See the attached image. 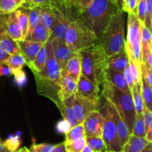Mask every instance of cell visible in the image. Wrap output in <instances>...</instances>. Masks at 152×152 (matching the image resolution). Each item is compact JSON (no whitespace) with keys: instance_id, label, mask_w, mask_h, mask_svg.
<instances>
[{"instance_id":"obj_1","label":"cell","mask_w":152,"mask_h":152,"mask_svg":"<svg viewBox=\"0 0 152 152\" xmlns=\"http://www.w3.org/2000/svg\"><path fill=\"white\" fill-rule=\"evenodd\" d=\"M33 74L39 94L53 101L60 110L62 101L58 96L60 87V68L53 57L51 42L49 48V58L47 63L41 71L33 72Z\"/></svg>"},{"instance_id":"obj_2","label":"cell","mask_w":152,"mask_h":152,"mask_svg":"<svg viewBox=\"0 0 152 152\" xmlns=\"http://www.w3.org/2000/svg\"><path fill=\"white\" fill-rule=\"evenodd\" d=\"M81 62L82 75L94 84L101 87L105 81L107 58L103 48L99 44L84 49L79 52Z\"/></svg>"},{"instance_id":"obj_3","label":"cell","mask_w":152,"mask_h":152,"mask_svg":"<svg viewBox=\"0 0 152 152\" xmlns=\"http://www.w3.org/2000/svg\"><path fill=\"white\" fill-rule=\"evenodd\" d=\"M126 12L117 9L110 18L102 36L98 41L107 56L125 48Z\"/></svg>"},{"instance_id":"obj_4","label":"cell","mask_w":152,"mask_h":152,"mask_svg":"<svg viewBox=\"0 0 152 152\" xmlns=\"http://www.w3.org/2000/svg\"><path fill=\"white\" fill-rule=\"evenodd\" d=\"M116 10L117 8L110 0H94L88 8L81 12L77 18L93 31L99 41Z\"/></svg>"},{"instance_id":"obj_5","label":"cell","mask_w":152,"mask_h":152,"mask_svg":"<svg viewBox=\"0 0 152 152\" xmlns=\"http://www.w3.org/2000/svg\"><path fill=\"white\" fill-rule=\"evenodd\" d=\"M101 87V96L115 107L132 133L136 116L132 93L118 88L107 81H104Z\"/></svg>"},{"instance_id":"obj_6","label":"cell","mask_w":152,"mask_h":152,"mask_svg":"<svg viewBox=\"0 0 152 152\" xmlns=\"http://www.w3.org/2000/svg\"><path fill=\"white\" fill-rule=\"evenodd\" d=\"M65 43L73 52L79 53L80 50L97 44L98 40L93 31L79 18H76L68 25L65 33Z\"/></svg>"},{"instance_id":"obj_7","label":"cell","mask_w":152,"mask_h":152,"mask_svg":"<svg viewBox=\"0 0 152 152\" xmlns=\"http://www.w3.org/2000/svg\"><path fill=\"white\" fill-rule=\"evenodd\" d=\"M141 22L136 14L128 13L127 37L125 41V50L129 59L141 63L140 38Z\"/></svg>"},{"instance_id":"obj_8","label":"cell","mask_w":152,"mask_h":152,"mask_svg":"<svg viewBox=\"0 0 152 152\" xmlns=\"http://www.w3.org/2000/svg\"><path fill=\"white\" fill-rule=\"evenodd\" d=\"M98 111L101 113L104 119L102 138L106 146V150L114 152H122V146L117 136V129L111 117L108 102L106 99H105L103 105Z\"/></svg>"},{"instance_id":"obj_9","label":"cell","mask_w":152,"mask_h":152,"mask_svg":"<svg viewBox=\"0 0 152 152\" xmlns=\"http://www.w3.org/2000/svg\"><path fill=\"white\" fill-rule=\"evenodd\" d=\"M98 105L99 102H95L75 94L73 99V106L77 123H83L92 111L98 110Z\"/></svg>"},{"instance_id":"obj_10","label":"cell","mask_w":152,"mask_h":152,"mask_svg":"<svg viewBox=\"0 0 152 152\" xmlns=\"http://www.w3.org/2000/svg\"><path fill=\"white\" fill-rule=\"evenodd\" d=\"M104 119L98 110L92 111L83 122L86 137H102Z\"/></svg>"},{"instance_id":"obj_11","label":"cell","mask_w":152,"mask_h":152,"mask_svg":"<svg viewBox=\"0 0 152 152\" xmlns=\"http://www.w3.org/2000/svg\"><path fill=\"white\" fill-rule=\"evenodd\" d=\"M99 92L100 87L94 84L81 74L77 82V91L76 93L77 95L95 102H99L101 96Z\"/></svg>"},{"instance_id":"obj_12","label":"cell","mask_w":152,"mask_h":152,"mask_svg":"<svg viewBox=\"0 0 152 152\" xmlns=\"http://www.w3.org/2000/svg\"><path fill=\"white\" fill-rule=\"evenodd\" d=\"M51 42L52 52L55 60L59 65V68H62L67 62L71 58L77 55L78 53L73 52L68 46L65 45V42L61 41L57 39L50 40Z\"/></svg>"},{"instance_id":"obj_13","label":"cell","mask_w":152,"mask_h":152,"mask_svg":"<svg viewBox=\"0 0 152 152\" xmlns=\"http://www.w3.org/2000/svg\"><path fill=\"white\" fill-rule=\"evenodd\" d=\"M18 46L19 48L21 53L25 58V65L28 67L31 66L37 53L43 46L42 43L37 42L30 41L27 39H20L17 41Z\"/></svg>"},{"instance_id":"obj_14","label":"cell","mask_w":152,"mask_h":152,"mask_svg":"<svg viewBox=\"0 0 152 152\" xmlns=\"http://www.w3.org/2000/svg\"><path fill=\"white\" fill-rule=\"evenodd\" d=\"M108 105H109V110L111 114V117H112L114 124H115L116 129H117V136H118L119 140H120V143L121 145V146L123 147V145L129 140V137L131 135V132L129 131L126 123H125L124 120L122 118L120 113L116 109L115 107L112 104L110 103L109 102H108Z\"/></svg>"},{"instance_id":"obj_15","label":"cell","mask_w":152,"mask_h":152,"mask_svg":"<svg viewBox=\"0 0 152 152\" xmlns=\"http://www.w3.org/2000/svg\"><path fill=\"white\" fill-rule=\"evenodd\" d=\"M129 65V57L125 48L107 58L108 68H111L120 72H123L125 68Z\"/></svg>"},{"instance_id":"obj_16","label":"cell","mask_w":152,"mask_h":152,"mask_svg":"<svg viewBox=\"0 0 152 152\" xmlns=\"http://www.w3.org/2000/svg\"><path fill=\"white\" fill-rule=\"evenodd\" d=\"M82 74L81 62H80L79 53L73 56L65 63L64 67L60 69L61 76H69L76 82H78Z\"/></svg>"},{"instance_id":"obj_17","label":"cell","mask_w":152,"mask_h":152,"mask_svg":"<svg viewBox=\"0 0 152 152\" xmlns=\"http://www.w3.org/2000/svg\"><path fill=\"white\" fill-rule=\"evenodd\" d=\"M4 28L6 32L16 41L22 39L20 27L18 21L16 11H13L8 14H5L4 22Z\"/></svg>"},{"instance_id":"obj_18","label":"cell","mask_w":152,"mask_h":152,"mask_svg":"<svg viewBox=\"0 0 152 152\" xmlns=\"http://www.w3.org/2000/svg\"><path fill=\"white\" fill-rule=\"evenodd\" d=\"M77 82L69 76H61L60 87L58 93V96L61 101L74 95L77 93Z\"/></svg>"},{"instance_id":"obj_19","label":"cell","mask_w":152,"mask_h":152,"mask_svg":"<svg viewBox=\"0 0 152 152\" xmlns=\"http://www.w3.org/2000/svg\"><path fill=\"white\" fill-rule=\"evenodd\" d=\"M74 96H70L67 99L62 101V107L59 111L63 117L64 120L69 126L70 129L78 125L77 118H76L75 112H74V106H73V99Z\"/></svg>"},{"instance_id":"obj_20","label":"cell","mask_w":152,"mask_h":152,"mask_svg":"<svg viewBox=\"0 0 152 152\" xmlns=\"http://www.w3.org/2000/svg\"><path fill=\"white\" fill-rule=\"evenodd\" d=\"M105 81H107L110 84L125 91L132 93L131 89L126 83L123 72H120L111 68H107L105 73Z\"/></svg>"},{"instance_id":"obj_21","label":"cell","mask_w":152,"mask_h":152,"mask_svg":"<svg viewBox=\"0 0 152 152\" xmlns=\"http://www.w3.org/2000/svg\"><path fill=\"white\" fill-rule=\"evenodd\" d=\"M141 38H140V53H141V63L144 64L146 61L147 56L150 51L152 50V39L151 31L144 26L141 23Z\"/></svg>"},{"instance_id":"obj_22","label":"cell","mask_w":152,"mask_h":152,"mask_svg":"<svg viewBox=\"0 0 152 152\" xmlns=\"http://www.w3.org/2000/svg\"><path fill=\"white\" fill-rule=\"evenodd\" d=\"M50 45V41L48 40L47 42L45 43L37 56L34 59V62L29 67L32 72H39L41 71L45 65L47 63L49 58V48Z\"/></svg>"},{"instance_id":"obj_23","label":"cell","mask_w":152,"mask_h":152,"mask_svg":"<svg viewBox=\"0 0 152 152\" xmlns=\"http://www.w3.org/2000/svg\"><path fill=\"white\" fill-rule=\"evenodd\" d=\"M0 48L4 49L10 55L21 53L17 41L13 39L4 30V27L0 29Z\"/></svg>"},{"instance_id":"obj_24","label":"cell","mask_w":152,"mask_h":152,"mask_svg":"<svg viewBox=\"0 0 152 152\" xmlns=\"http://www.w3.org/2000/svg\"><path fill=\"white\" fill-rule=\"evenodd\" d=\"M149 142L145 138L131 134L127 142L122 147V152H141Z\"/></svg>"},{"instance_id":"obj_25","label":"cell","mask_w":152,"mask_h":152,"mask_svg":"<svg viewBox=\"0 0 152 152\" xmlns=\"http://www.w3.org/2000/svg\"><path fill=\"white\" fill-rule=\"evenodd\" d=\"M39 24H41L50 34L53 25V10L50 4L39 7Z\"/></svg>"},{"instance_id":"obj_26","label":"cell","mask_w":152,"mask_h":152,"mask_svg":"<svg viewBox=\"0 0 152 152\" xmlns=\"http://www.w3.org/2000/svg\"><path fill=\"white\" fill-rule=\"evenodd\" d=\"M22 34V39H25L28 31V7L20 6L16 10Z\"/></svg>"},{"instance_id":"obj_27","label":"cell","mask_w":152,"mask_h":152,"mask_svg":"<svg viewBox=\"0 0 152 152\" xmlns=\"http://www.w3.org/2000/svg\"><path fill=\"white\" fill-rule=\"evenodd\" d=\"M50 35V34H49L48 31L41 24L39 23L32 31V33L25 39L45 44L49 39Z\"/></svg>"},{"instance_id":"obj_28","label":"cell","mask_w":152,"mask_h":152,"mask_svg":"<svg viewBox=\"0 0 152 152\" xmlns=\"http://www.w3.org/2000/svg\"><path fill=\"white\" fill-rule=\"evenodd\" d=\"M132 96L136 114H142L144 104L143 100H142V92H141V81L140 83L134 85L133 88H132Z\"/></svg>"},{"instance_id":"obj_29","label":"cell","mask_w":152,"mask_h":152,"mask_svg":"<svg viewBox=\"0 0 152 152\" xmlns=\"http://www.w3.org/2000/svg\"><path fill=\"white\" fill-rule=\"evenodd\" d=\"M5 64L9 67V68L11 71L12 74L13 75L15 73L22 70L24 65H25V58L22 56V53L10 55V58L5 62Z\"/></svg>"},{"instance_id":"obj_30","label":"cell","mask_w":152,"mask_h":152,"mask_svg":"<svg viewBox=\"0 0 152 152\" xmlns=\"http://www.w3.org/2000/svg\"><path fill=\"white\" fill-rule=\"evenodd\" d=\"M65 142H70L80 139L86 137L85 135V129L83 123L77 125L74 127L71 128L68 131L65 132Z\"/></svg>"},{"instance_id":"obj_31","label":"cell","mask_w":152,"mask_h":152,"mask_svg":"<svg viewBox=\"0 0 152 152\" xmlns=\"http://www.w3.org/2000/svg\"><path fill=\"white\" fill-rule=\"evenodd\" d=\"M145 134H146V129H145V124H144L142 114H136L131 134L138 137L145 138Z\"/></svg>"},{"instance_id":"obj_32","label":"cell","mask_w":152,"mask_h":152,"mask_svg":"<svg viewBox=\"0 0 152 152\" xmlns=\"http://www.w3.org/2000/svg\"><path fill=\"white\" fill-rule=\"evenodd\" d=\"M64 1L75 12L77 16L78 17V15L81 12L88 8L94 0H64Z\"/></svg>"},{"instance_id":"obj_33","label":"cell","mask_w":152,"mask_h":152,"mask_svg":"<svg viewBox=\"0 0 152 152\" xmlns=\"http://www.w3.org/2000/svg\"><path fill=\"white\" fill-rule=\"evenodd\" d=\"M39 23V7H28V31L26 37H28L32 33V31Z\"/></svg>"},{"instance_id":"obj_34","label":"cell","mask_w":152,"mask_h":152,"mask_svg":"<svg viewBox=\"0 0 152 152\" xmlns=\"http://www.w3.org/2000/svg\"><path fill=\"white\" fill-rule=\"evenodd\" d=\"M22 0H0V14H8L22 5Z\"/></svg>"},{"instance_id":"obj_35","label":"cell","mask_w":152,"mask_h":152,"mask_svg":"<svg viewBox=\"0 0 152 152\" xmlns=\"http://www.w3.org/2000/svg\"><path fill=\"white\" fill-rule=\"evenodd\" d=\"M141 92H142L144 106L150 111H152L151 86H150L142 78H141Z\"/></svg>"},{"instance_id":"obj_36","label":"cell","mask_w":152,"mask_h":152,"mask_svg":"<svg viewBox=\"0 0 152 152\" xmlns=\"http://www.w3.org/2000/svg\"><path fill=\"white\" fill-rule=\"evenodd\" d=\"M86 142L94 151L103 152L106 150V146L102 137H86Z\"/></svg>"},{"instance_id":"obj_37","label":"cell","mask_w":152,"mask_h":152,"mask_svg":"<svg viewBox=\"0 0 152 152\" xmlns=\"http://www.w3.org/2000/svg\"><path fill=\"white\" fill-rule=\"evenodd\" d=\"M64 143L66 152H81L86 144V137L70 142H64Z\"/></svg>"},{"instance_id":"obj_38","label":"cell","mask_w":152,"mask_h":152,"mask_svg":"<svg viewBox=\"0 0 152 152\" xmlns=\"http://www.w3.org/2000/svg\"><path fill=\"white\" fill-rule=\"evenodd\" d=\"M129 67H130L131 73H132V77H133L134 83H140L141 78H142V74H141V63L136 62L133 59H129Z\"/></svg>"},{"instance_id":"obj_39","label":"cell","mask_w":152,"mask_h":152,"mask_svg":"<svg viewBox=\"0 0 152 152\" xmlns=\"http://www.w3.org/2000/svg\"><path fill=\"white\" fill-rule=\"evenodd\" d=\"M138 0H122L121 9L126 13L137 14Z\"/></svg>"},{"instance_id":"obj_40","label":"cell","mask_w":152,"mask_h":152,"mask_svg":"<svg viewBox=\"0 0 152 152\" xmlns=\"http://www.w3.org/2000/svg\"><path fill=\"white\" fill-rule=\"evenodd\" d=\"M144 26L151 31L152 27V0H145V17Z\"/></svg>"},{"instance_id":"obj_41","label":"cell","mask_w":152,"mask_h":152,"mask_svg":"<svg viewBox=\"0 0 152 152\" xmlns=\"http://www.w3.org/2000/svg\"><path fill=\"white\" fill-rule=\"evenodd\" d=\"M20 143L21 141L19 136L9 137L8 139H7L3 142V144L12 152H16L18 151V148L20 146Z\"/></svg>"},{"instance_id":"obj_42","label":"cell","mask_w":152,"mask_h":152,"mask_svg":"<svg viewBox=\"0 0 152 152\" xmlns=\"http://www.w3.org/2000/svg\"><path fill=\"white\" fill-rule=\"evenodd\" d=\"M54 146L55 145L48 143L33 144L28 149L29 152H50Z\"/></svg>"},{"instance_id":"obj_43","label":"cell","mask_w":152,"mask_h":152,"mask_svg":"<svg viewBox=\"0 0 152 152\" xmlns=\"http://www.w3.org/2000/svg\"><path fill=\"white\" fill-rule=\"evenodd\" d=\"M136 16L138 20L144 25L145 17V0H138Z\"/></svg>"},{"instance_id":"obj_44","label":"cell","mask_w":152,"mask_h":152,"mask_svg":"<svg viewBox=\"0 0 152 152\" xmlns=\"http://www.w3.org/2000/svg\"><path fill=\"white\" fill-rule=\"evenodd\" d=\"M51 2V0H24L22 6L27 7H41L44 5H48Z\"/></svg>"},{"instance_id":"obj_45","label":"cell","mask_w":152,"mask_h":152,"mask_svg":"<svg viewBox=\"0 0 152 152\" xmlns=\"http://www.w3.org/2000/svg\"><path fill=\"white\" fill-rule=\"evenodd\" d=\"M141 74L142 78L152 87V69L147 68L144 64L141 63Z\"/></svg>"},{"instance_id":"obj_46","label":"cell","mask_w":152,"mask_h":152,"mask_svg":"<svg viewBox=\"0 0 152 152\" xmlns=\"http://www.w3.org/2000/svg\"><path fill=\"white\" fill-rule=\"evenodd\" d=\"M142 117H143V121L144 124H145V129H148L150 125H151V120H152V111H150L145 106L143 107V110H142Z\"/></svg>"},{"instance_id":"obj_47","label":"cell","mask_w":152,"mask_h":152,"mask_svg":"<svg viewBox=\"0 0 152 152\" xmlns=\"http://www.w3.org/2000/svg\"><path fill=\"white\" fill-rule=\"evenodd\" d=\"M123 76H124V78L126 80V83H127L128 86H129V88L131 89V91H132V88H133L134 85V80H133V77H132V73H131V70H130V67H129V65L125 68V70L123 71Z\"/></svg>"},{"instance_id":"obj_48","label":"cell","mask_w":152,"mask_h":152,"mask_svg":"<svg viewBox=\"0 0 152 152\" xmlns=\"http://www.w3.org/2000/svg\"><path fill=\"white\" fill-rule=\"evenodd\" d=\"M13 75H14L15 80H16V83H17L20 87H22V86L25 84L27 80L26 74H25V73L22 70H20V71L15 73Z\"/></svg>"},{"instance_id":"obj_49","label":"cell","mask_w":152,"mask_h":152,"mask_svg":"<svg viewBox=\"0 0 152 152\" xmlns=\"http://www.w3.org/2000/svg\"><path fill=\"white\" fill-rule=\"evenodd\" d=\"M12 74L11 71L5 63H0V77L2 76H10Z\"/></svg>"},{"instance_id":"obj_50","label":"cell","mask_w":152,"mask_h":152,"mask_svg":"<svg viewBox=\"0 0 152 152\" xmlns=\"http://www.w3.org/2000/svg\"><path fill=\"white\" fill-rule=\"evenodd\" d=\"M10 54L7 53L4 49L0 48V63H5L10 58Z\"/></svg>"},{"instance_id":"obj_51","label":"cell","mask_w":152,"mask_h":152,"mask_svg":"<svg viewBox=\"0 0 152 152\" xmlns=\"http://www.w3.org/2000/svg\"><path fill=\"white\" fill-rule=\"evenodd\" d=\"M50 152H66L65 148V143L63 142H61V143L57 144V145H55V146L53 147V149L51 150Z\"/></svg>"},{"instance_id":"obj_52","label":"cell","mask_w":152,"mask_h":152,"mask_svg":"<svg viewBox=\"0 0 152 152\" xmlns=\"http://www.w3.org/2000/svg\"><path fill=\"white\" fill-rule=\"evenodd\" d=\"M145 139L148 142H152V124L150 125L149 127L148 128L146 131V134H145Z\"/></svg>"},{"instance_id":"obj_53","label":"cell","mask_w":152,"mask_h":152,"mask_svg":"<svg viewBox=\"0 0 152 152\" xmlns=\"http://www.w3.org/2000/svg\"><path fill=\"white\" fill-rule=\"evenodd\" d=\"M144 65L147 67V68L152 69V50L149 52L148 56H147V59L145 62L144 63Z\"/></svg>"},{"instance_id":"obj_54","label":"cell","mask_w":152,"mask_h":152,"mask_svg":"<svg viewBox=\"0 0 152 152\" xmlns=\"http://www.w3.org/2000/svg\"><path fill=\"white\" fill-rule=\"evenodd\" d=\"M111 2L114 4V7L117 9H121V4H122V0H110Z\"/></svg>"},{"instance_id":"obj_55","label":"cell","mask_w":152,"mask_h":152,"mask_svg":"<svg viewBox=\"0 0 152 152\" xmlns=\"http://www.w3.org/2000/svg\"><path fill=\"white\" fill-rule=\"evenodd\" d=\"M0 152H12L10 150H9L2 142H0Z\"/></svg>"},{"instance_id":"obj_56","label":"cell","mask_w":152,"mask_h":152,"mask_svg":"<svg viewBox=\"0 0 152 152\" xmlns=\"http://www.w3.org/2000/svg\"><path fill=\"white\" fill-rule=\"evenodd\" d=\"M141 152H152V143L149 142Z\"/></svg>"},{"instance_id":"obj_57","label":"cell","mask_w":152,"mask_h":152,"mask_svg":"<svg viewBox=\"0 0 152 152\" xmlns=\"http://www.w3.org/2000/svg\"><path fill=\"white\" fill-rule=\"evenodd\" d=\"M92 151H94L93 149L91 148L90 145H88V144H86V145H85L84 148H83V150H82L81 152H92Z\"/></svg>"},{"instance_id":"obj_58","label":"cell","mask_w":152,"mask_h":152,"mask_svg":"<svg viewBox=\"0 0 152 152\" xmlns=\"http://www.w3.org/2000/svg\"><path fill=\"white\" fill-rule=\"evenodd\" d=\"M4 17H5V14H0V29L4 27Z\"/></svg>"},{"instance_id":"obj_59","label":"cell","mask_w":152,"mask_h":152,"mask_svg":"<svg viewBox=\"0 0 152 152\" xmlns=\"http://www.w3.org/2000/svg\"><path fill=\"white\" fill-rule=\"evenodd\" d=\"M16 152H29V151H28V149L26 148V147H23V148H20L19 150H18Z\"/></svg>"},{"instance_id":"obj_60","label":"cell","mask_w":152,"mask_h":152,"mask_svg":"<svg viewBox=\"0 0 152 152\" xmlns=\"http://www.w3.org/2000/svg\"><path fill=\"white\" fill-rule=\"evenodd\" d=\"M103 152H114V151H107V150H105V151H104Z\"/></svg>"},{"instance_id":"obj_61","label":"cell","mask_w":152,"mask_h":152,"mask_svg":"<svg viewBox=\"0 0 152 152\" xmlns=\"http://www.w3.org/2000/svg\"><path fill=\"white\" fill-rule=\"evenodd\" d=\"M3 142V141H2V140H1V138L0 137V142Z\"/></svg>"},{"instance_id":"obj_62","label":"cell","mask_w":152,"mask_h":152,"mask_svg":"<svg viewBox=\"0 0 152 152\" xmlns=\"http://www.w3.org/2000/svg\"><path fill=\"white\" fill-rule=\"evenodd\" d=\"M92 152H99V151H92Z\"/></svg>"},{"instance_id":"obj_63","label":"cell","mask_w":152,"mask_h":152,"mask_svg":"<svg viewBox=\"0 0 152 152\" xmlns=\"http://www.w3.org/2000/svg\"><path fill=\"white\" fill-rule=\"evenodd\" d=\"M22 1H24V0H22Z\"/></svg>"}]
</instances>
